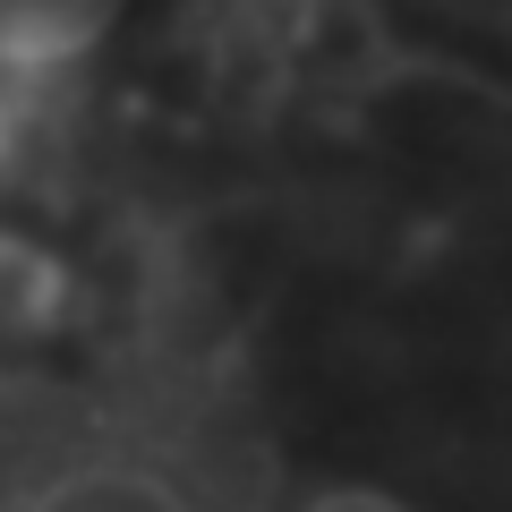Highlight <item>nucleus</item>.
Segmentation results:
<instances>
[{
  "label": "nucleus",
  "mask_w": 512,
  "mask_h": 512,
  "mask_svg": "<svg viewBox=\"0 0 512 512\" xmlns=\"http://www.w3.org/2000/svg\"><path fill=\"white\" fill-rule=\"evenodd\" d=\"M137 0H0V103L43 86H77V60H94Z\"/></svg>",
  "instance_id": "nucleus-1"
}]
</instances>
